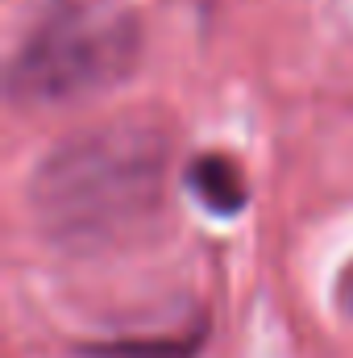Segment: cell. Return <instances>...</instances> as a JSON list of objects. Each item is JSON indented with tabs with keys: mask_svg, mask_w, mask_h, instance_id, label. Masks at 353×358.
<instances>
[{
	"mask_svg": "<svg viewBox=\"0 0 353 358\" xmlns=\"http://www.w3.org/2000/svg\"><path fill=\"white\" fill-rule=\"evenodd\" d=\"M167 134L142 117L63 138L29 176V208L42 238L71 255L129 246L167 204Z\"/></svg>",
	"mask_w": 353,
	"mask_h": 358,
	"instance_id": "obj_1",
	"label": "cell"
},
{
	"mask_svg": "<svg viewBox=\"0 0 353 358\" xmlns=\"http://www.w3.org/2000/svg\"><path fill=\"white\" fill-rule=\"evenodd\" d=\"M142 55L137 21L100 0H54L13 55L8 92L25 108H54L117 88Z\"/></svg>",
	"mask_w": 353,
	"mask_h": 358,
	"instance_id": "obj_2",
	"label": "cell"
},
{
	"mask_svg": "<svg viewBox=\"0 0 353 358\" xmlns=\"http://www.w3.org/2000/svg\"><path fill=\"white\" fill-rule=\"evenodd\" d=\"M187 183L191 192L204 200V208L220 213V217H233L246 208L250 200V187L241 179V167L225 155H200L191 167H187Z\"/></svg>",
	"mask_w": 353,
	"mask_h": 358,
	"instance_id": "obj_3",
	"label": "cell"
},
{
	"mask_svg": "<svg viewBox=\"0 0 353 358\" xmlns=\"http://www.w3.org/2000/svg\"><path fill=\"white\" fill-rule=\"evenodd\" d=\"M204 346V325L195 321L183 334H167V338H125V342H100V346H84L91 358H195Z\"/></svg>",
	"mask_w": 353,
	"mask_h": 358,
	"instance_id": "obj_4",
	"label": "cell"
}]
</instances>
